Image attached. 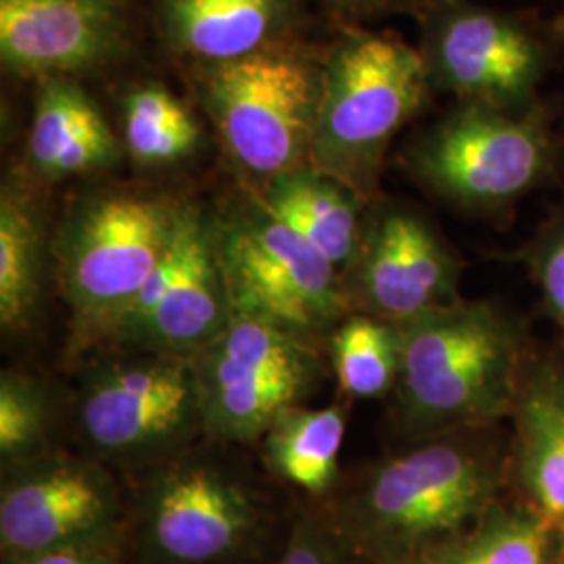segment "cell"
Segmentation results:
<instances>
[{
	"label": "cell",
	"instance_id": "obj_30",
	"mask_svg": "<svg viewBox=\"0 0 564 564\" xmlns=\"http://www.w3.org/2000/svg\"><path fill=\"white\" fill-rule=\"evenodd\" d=\"M552 39H554V42H556L561 48H564V7L563 11L558 13L556 21H554V32H552Z\"/></svg>",
	"mask_w": 564,
	"mask_h": 564
},
{
	"label": "cell",
	"instance_id": "obj_19",
	"mask_svg": "<svg viewBox=\"0 0 564 564\" xmlns=\"http://www.w3.org/2000/svg\"><path fill=\"white\" fill-rule=\"evenodd\" d=\"M260 203L310 242L339 274L354 258L368 203L343 182L303 165L265 182Z\"/></svg>",
	"mask_w": 564,
	"mask_h": 564
},
{
	"label": "cell",
	"instance_id": "obj_26",
	"mask_svg": "<svg viewBox=\"0 0 564 564\" xmlns=\"http://www.w3.org/2000/svg\"><path fill=\"white\" fill-rule=\"evenodd\" d=\"M538 289L550 323L556 326L564 349V205L545 220L517 256Z\"/></svg>",
	"mask_w": 564,
	"mask_h": 564
},
{
	"label": "cell",
	"instance_id": "obj_10",
	"mask_svg": "<svg viewBox=\"0 0 564 564\" xmlns=\"http://www.w3.org/2000/svg\"><path fill=\"white\" fill-rule=\"evenodd\" d=\"M216 223L232 310L310 339L349 314L339 270L262 203Z\"/></svg>",
	"mask_w": 564,
	"mask_h": 564
},
{
	"label": "cell",
	"instance_id": "obj_4",
	"mask_svg": "<svg viewBox=\"0 0 564 564\" xmlns=\"http://www.w3.org/2000/svg\"><path fill=\"white\" fill-rule=\"evenodd\" d=\"M431 90L419 48L393 34L345 30L323 61L310 165L377 202L389 147Z\"/></svg>",
	"mask_w": 564,
	"mask_h": 564
},
{
	"label": "cell",
	"instance_id": "obj_16",
	"mask_svg": "<svg viewBox=\"0 0 564 564\" xmlns=\"http://www.w3.org/2000/svg\"><path fill=\"white\" fill-rule=\"evenodd\" d=\"M510 421V487L519 505L564 535L563 354L535 347Z\"/></svg>",
	"mask_w": 564,
	"mask_h": 564
},
{
	"label": "cell",
	"instance_id": "obj_3",
	"mask_svg": "<svg viewBox=\"0 0 564 564\" xmlns=\"http://www.w3.org/2000/svg\"><path fill=\"white\" fill-rule=\"evenodd\" d=\"M182 203L142 188H101L74 203L51 241L72 316V354L101 351L162 263Z\"/></svg>",
	"mask_w": 564,
	"mask_h": 564
},
{
	"label": "cell",
	"instance_id": "obj_24",
	"mask_svg": "<svg viewBox=\"0 0 564 564\" xmlns=\"http://www.w3.org/2000/svg\"><path fill=\"white\" fill-rule=\"evenodd\" d=\"M328 364L343 395H393L402 370V328L366 314H347L328 335Z\"/></svg>",
	"mask_w": 564,
	"mask_h": 564
},
{
	"label": "cell",
	"instance_id": "obj_20",
	"mask_svg": "<svg viewBox=\"0 0 564 564\" xmlns=\"http://www.w3.org/2000/svg\"><path fill=\"white\" fill-rule=\"evenodd\" d=\"M51 256L41 207L25 182L11 176L0 191V326L21 335L36 323Z\"/></svg>",
	"mask_w": 564,
	"mask_h": 564
},
{
	"label": "cell",
	"instance_id": "obj_21",
	"mask_svg": "<svg viewBox=\"0 0 564 564\" xmlns=\"http://www.w3.org/2000/svg\"><path fill=\"white\" fill-rule=\"evenodd\" d=\"M347 408L295 405L284 410L262 437L263 463L312 496H326L339 481V456L347 433Z\"/></svg>",
	"mask_w": 564,
	"mask_h": 564
},
{
	"label": "cell",
	"instance_id": "obj_6",
	"mask_svg": "<svg viewBox=\"0 0 564 564\" xmlns=\"http://www.w3.org/2000/svg\"><path fill=\"white\" fill-rule=\"evenodd\" d=\"M142 564H232L265 529V502L241 466L191 447L147 470L134 514Z\"/></svg>",
	"mask_w": 564,
	"mask_h": 564
},
{
	"label": "cell",
	"instance_id": "obj_9",
	"mask_svg": "<svg viewBox=\"0 0 564 564\" xmlns=\"http://www.w3.org/2000/svg\"><path fill=\"white\" fill-rule=\"evenodd\" d=\"M212 444L262 442L284 410L303 405L324 379L316 339L232 310L223 335L193 358Z\"/></svg>",
	"mask_w": 564,
	"mask_h": 564
},
{
	"label": "cell",
	"instance_id": "obj_12",
	"mask_svg": "<svg viewBox=\"0 0 564 564\" xmlns=\"http://www.w3.org/2000/svg\"><path fill=\"white\" fill-rule=\"evenodd\" d=\"M463 260L419 207L368 203L354 258L341 272L349 314L405 324L460 302Z\"/></svg>",
	"mask_w": 564,
	"mask_h": 564
},
{
	"label": "cell",
	"instance_id": "obj_13",
	"mask_svg": "<svg viewBox=\"0 0 564 564\" xmlns=\"http://www.w3.org/2000/svg\"><path fill=\"white\" fill-rule=\"evenodd\" d=\"M218 223L199 205L182 203L172 245L105 349H141L195 358L230 323Z\"/></svg>",
	"mask_w": 564,
	"mask_h": 564
},
{
	"label": "cell",
	"instance_id": "obj_2",
	"mask_svg": "<svg viewBox=\"0 0 564 564\" xmlns=\"http://www.w3.org/2000/svg\"><path fill=\"white\" fill-rule=\"evenodd\" d=\"M402 328V370L391 421L408 444L510 421L535 345L523 318L473 300L429 312Z\"/></svg>",
	"mask_w": 564,
	"mask_h": 564
},
{
	"label": "cell",
	"instance_id": "obj_17",
	"mask_svg": "<svg viewBox=\"0 0 564 564\" xmlns=\"http://www.w3.org/2000/svg\"><path fill=\"white\" fill-rule=\"evenodd\" d=\"M158 32L202 67L245 59L293 42L300 0H160Z\"/></svg>",
	"mask_w": 564,
	"mask_h": 564
},
{
	"label": "cell",
	"instance_id": "obj_22",
	"mask_svg": "<svg viewBox=\"0 0 564 564\" xmlns=\"http://www.w3.org/2000/svg\"><path fill=\"white\" fill-rule=\"evenodd\" d=\"M414 564H564V535L519 502H500L463 538Z\"/></svg>",
	"mask_w": 564,
	"mask_h": 564
},
{
	"label": "cell",
	"instance_id": "obj_28",
	"mask_svg": "<svg viewBox=\"0 0 564 564\" xmlns=\"http://www.w3.org/2000/svg\"><path fill=\"white\" fill-rule=\"evenodd\" d=\"M7 564H123L120 538L65 545L34 556L7 561Z\"/></svg>",
	"mask_w": 564,
	"mask_h": 564
},
{
	"label": "cell",
	"instance_id": "obj_14",
	"mask_svg": "<svg viewBox=\"0 0 564 564\" xmlns=\"http://www.w3.org/2000/svg\"><path fill=\"white\" fill-rule=\"evenodd\" d=\"M123 502L107 464L46 454L4 470L0 547L4 561L120 538Z\"/></svg>",
	"mask_w": 564,
	"mask_h": 564
},
{
	"label": "cell",
	"instance_id": "obj_18",
	"mask_svg": "<svg viewBox=\"0 0 564 564\" xmlns=\"http://www.w3.org/2000/svg\"><path fill=\"white\" fill-rule=\"evenodd\" d=\"M121 139L76 80L39 82L25 142L28 172L63 182L105 172L120 162Z\"/></svg>",
	"mask_w": 564,
	"mask_h": 564
},
{
	"label": "cell",
	"instance_id": "obj_7",
	"mask_svg": "<svg viewBox=\"0 0 564 564\" xmlns=\"http://www.w3.org/2000/svg\"><path fill=\"white\" fill-rule=\"evenodd\" d=\"M556 165L545 111L460 102L405 151L429 193L464 212L500 214L544 184Z\"/></svg>",
	"mask_w": 564,
	"mask_h": 564
},
{
	"label": "cell",
	"instance_id": "obj_8",
	"mask_svg": "<svg viewBox=\"0 0 564 564\" xmlns=\"http://www.w3.org/2000/svg\"><path fill=\"white\" fill-rule=\"evenodd\" d=\"M323 63L289 42L202 67V102L224 151L263 184L310 165Z\"/></svg>",
	"mask_w": 564,
	"mask_h": 564
},
{
	"label": "cell",
	"instance_id": "obj_27",
	"mask_svg": "<svg viewBox=\"0 0 564 564\" xmlns=\"http://www.w3.org/2000/svg\"><path fill=\"white\" fill-rule=\"evenodd\" d=\"M274 564H366L326 517L307 512L291 527Z\"/></svg>",
	"mask_w": 564,
	"mask_h": 564
},
{
	"label": "cell",
	"instance_id": "obj_1",
	"mask_svg": "<svg viewBox=\"0 0 564 564\" xmlns=\"http://www.w3.org/2000/svg\"><path fill=\"white\" fill-rule=\"evenodd\" d=\"M506 487L510 435L502 424L470 426L366 466L347 487H335L324 517L364 563L414 564L481 523Z\"/></svg>",
	"mask_w": 564,
	"mask_h": 564
},
{
	"label": "cell",
	"instance_id": "obj_25",
	"mask_svg": "<svg viewBox=\"0 0 564 564\" xmlns=\"http://www.w3.org/2000/svg\"><path fill=\"white\" fill-rule=\"evenodd\" d=\"M53 400L48 387L23 372L0 375V458L4 470L48 454Z\"/></svg>",
	"mask_w": 564,
	"mask_h": 564
},
{
	"label": "cell",
	"instance_id": "obj_29",
	"mask_svg": "<svg viewBox=\"0 0 564 564\" xmlns=\"http://www.w3.org/2000/svg\"><path fill=\"white\" fill-rule=\"evenodd\" d=\"M328 11L343 20H379L387 15H414L423 11L424 0H321Z\"/></svg>",
	"mask_w": 564,
	"mask_h": 564
},
{
	"label": "cell",
	"instance_id": "obj_11",
	"mask_svg": "<svg viewBox=\"0 0 564 564\" xmlns=\"http://www.w3.org/2000/svg\"><path fill=\"white\" fill-rule=\"evenodd\" d=\"M419 20L433 90L502 109L538 105L552 42L529 21L473 0H424Z\"/></svg>",
	"mask_w": 564,
	"mask_h": 564
},
{
	"label": "cell",
	"instance_id": "obj_5",
	"mask_svg": "<svg viewBox=\"0 0 564 564\" xmlns=\"http://www.w3.org/2000/svg\"><path fill=\"white\" fill-rule=\"evenodd\" d=\"M95 354L76 398V424L93 458L151 470L207 437L191 358L141 349Z\"/></svg>",
	"mask_w": 564,
	"mask_h": 564
},
{
	"label": "cell",
	"instance_id": "obj_23",
	"mask_svg": "<svg viewBox=\"0 0 564 564\" xmlns=\"http://www.w3.org/2000/svg\"><path fill=\"white\" fill-rule=\"evenodd\" d=\"M121 144L147 170H165L191 160L203 130L193 111L160 84L132 88L121 99Z\"/></svg>",
	"mask_w": 564,
	"mask_h": 564
},
{
	"label": "cell",
	"instance_id": "obj_15",
	"mask_svg": "<svg viewBox=\"0 0 564 564\" xmlns=\"http://www.w3.org/2000/svg\"><path fill=\"white\" fill-rule=\"evenodd\" d=\"M130 48L128 0H0V61L11 76L78 80Z\"/></svg>",
	"mask_w": 564,
	"mask_h": 564
}]
</instances>
